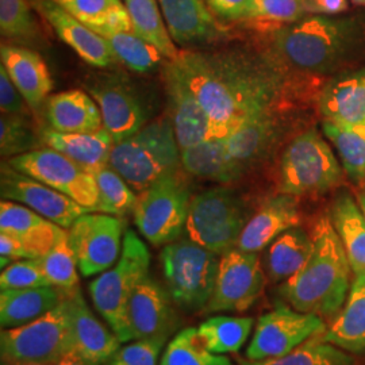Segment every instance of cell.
I'll return each instance as SVG.
<instances>
[{
  "mask_svg": "<svg viewBox=\"0 0 365 365\" xmlns=\"http://www.w3.org/2000/svg\"><path fill=\"white\" fill-rule=\"evenodd\" d=\"M172 61L210 118L214 138L269 113L280 91L279 73L245 54L180 51Z\"/></svg>",
  "mask_w": 365,
  "mask_h": 365,
  "instance_id": "cell-1",
  "label": "cell"
},
{
  "mask_svg": "<svg viewBox=\"0 0 365 365\" xmlns=\"http://www.w3.org/2000/svg\"><path fill=\"white\" fill-rule=\"evenodd\" d=\"M312 238L309 260L298 274L282 283L279 294L295 310L329 319L346 300L352 268L330 217L315 222Z\"/></svg>",
  "mask_w": 365,
  "mask_h": 365,
  "instance_id": "cell-2",
  "label": "cell"
},
{
  "mask_svg": "<svg viewBox=\"0 0 365 365\" xmlns=\"http://www.w3.org/2000/svg\"><path fill=\"white\" fill-rule=\"evenodd\" d=\"M274 49L288 64L310 73L339 66L353 45V25L322 15L302 18L274 33Z\"/></svg>",
  "mask_w": 365,
  "mask_h": 365,
  "instance_id": "cell-3",
  "label": "cell"
},
{
  "mask_svg": "<svg viewBox=\"0 0 365 365\" xmlns=\"http://www.w3.org/2000/svg\"><path fill=\"white\" fill-rule=\"evenodd\" d=\"M182 150L170 118L163 117L144 126L130 138L114 145L110 165L133 188L143 192L160 178L176 172Z\"/></svg>",
  "mask_w": 365,
  "mask_h": 365,
  "instance_id": "cell-4",
  "label": "cell"
},
{
  "mask_svg": "<svg viewBox=\"0 0 365 365\" xmlns=\"http://www.w3.org/2000/svg\"><path fill=\"white\" fill-rule=\"evenodd\" d=\"M218 256L190 238L167 244L160 260L175 304L188 313L206 310L217 282Z\"/></svg>",
  "mask_w": 365,
  "mask_h": 365,
  "instance_id": "cell-5",
  "label": "cell"
},
{
  "mask_svg": "<svg viewBox=\"0 0 365 365\" xmlns=\"http://www.w3.org/2000/svg\"><path fill=\"white\" fill-rule=\"evenodd\" d=\"M149 265L150 255L146 245L133 230H128L114 268L105 271L88 286L96 312L120 342L125 334L128 303L134 289L148 277Z\"/></svg>",
  "mask_w": 365,
  "mask_h": 365,
  "instance_id": "cell-6",
  "label": "cell"
},
{
  "mask_svg": "<svg viewBox=\"0 0 365 365\" xmlns=\"http://www.w3.org/2000/svg\"><path fill=\"white\" fill-rule=\"evenodd\" d=\"M66 298V297H64ZM72 352L66 300L38 319L0 334L1 365H56Z\"/></svg>",
  "mask_w": 365,
  "mask_h": 365,
  "instance_id": "cell-7",
  "label": "cell"
},
{
  "mask_svg": "<svg viewBox=\"0 0 365 365\" xmlns=\"http://www.w3.org/2000/svg\"><path fill=\"white\" fill-rule=\"evenodd\" d=\"M191 199L179 170L160 178L138 195L134 209L138 230L156 247L176 241L185 230Z\"/></svg>",
  "mask_w": 365,
  "mask_h": 365,
  "instance_id": "cell-8",
  "label": "cell"
},
{
  "mask_svg": "<svg viewBox=\"0 0 365 365\" xmlns=\"http://www.w3.org/2000/svg\"><path fill=\"white\" fill-rule=\"evenodd\" d=\"M247 217L229 188H212L191 199L185 233L196 244L222 256L237 247Z\"/></svg>",
  "mask_w": 365,
  "mask_h": 365,
  "instance_id": "cell-9",
  "label": "cell"
},
{
  "mask_svg": "<svg viewBox=\"0 0 365 365\" xmlns=\"http://www.w3.org/2000/svg\"><path fill=\"white\" fill-rule=\"evenodd\" d=\"M342 172L337 158L318 131L302 133L282 158V192L314 195L339 185Z\"/></svg>",
  "mask_w": 365,
  "mask_h": 365,
  "instance_id": "cell-10",
  "label": "cell"
},
{
  "mask_svg": "<svg viewBox=\"0 0 365 365\" xmlns=\"http://www.w3.org/2000/svg\"><path fill=\"white\" fill-rule=\"evenodd\" d=\"M7 163L14 170L69 196L84 209L99 211V191L93 175L66 155L51 148H41L11 157Z\"/></svg>",
  "mask_w": 365,
  "mask_h": 365,
  "instance_id": "cell-11",
  "label": "cell"
},
{
  "mask_svg": "<svg viewBox=\"0 0 365 365\" xmlns=\"http://www.w3.org/2000/svg\"><path fill=\"white\" fill-rule=\"evenodd\" d=\"M267 277L257 253L233 248L222 255L207 313L250 309L264 292Z\"/></svg>",
  "mask_w": 365,
  "mask_h": 365,
  "instance_id": "cell-12",
  "label": "cell"
},
{
  "mask_svg": "<svg viewBox=\"0 0 365 365\" xmlns=\"http://www.w3.org/2000/svg\"><path fill=\"white\" fill-rule=\"evenodd\" d=\"M325 330L327 325L319 315L279 304L259 318L247 349V359L262 360L287 354Z\"/></svg>",
  "mask_w": 365,
  "mask_h": 365,
  "instance_id": "cell-13",
  "label": "cell"
},
{
  "mask_svg": "<svg viewBox=\"0 0 365 365\" xmlns=\"http://www.w3.org/2000/svg\"><path fill=\"white\" fill-rule=\"evenodd\" d=\"M123 221L110 214L86 212L68 229L69 244L84 277L103 274L122 252Z\"/></svg>",
  "mask_w": 365,
  "mask_h": 365,
  "instance_id": "cell-14",
  "label": "cell"
},
{
  "mask_svg": "<svg viewBox=\"0 0 365 365\" xmlns=\"http://www.w3.org/2000/svg\"><path fill=\"white\" fill-rule=\"evenodd\" d=\"M0 195L38 212L43 218L69 229L73 222L86 212H91L80 206L69 196L52 187L14 170L9 163H1L0 170Z\"/></svg>",
  "mask_w": 365,
  "mask_h": 365,
  "instance_id": "cell-15",
  "label": "cell"
},
{
  "mask_svg": "<svg viewBox=\"0 0 365 365\" xmlns=\"http://www.w3.org/2000/svg\"><path fill=\"white\" fill-rule=\"evenodd\" d=\"M167 292L150 277L137 286L126 309L122 344L153 336H170L178 327V315Z\"/></svg>",
  "mask_w": 365,
  "mask_h": 365,
  "instance_id": "cell-16",
  "label": "cell"
},
{
  "mask_svg": "<svg viewBox=\"0 0 365 365\" xmlns=\"http://www.w3.org/2000/svg\"><path fill=\"white\" fill-rule=\"evenodd\" d=\"M30 1L36 11L52 26L57 37L78 53L81 60L98 68H106L119 61L107 39L80 22L56 0Z\"/></svg>",
  "mask_w": 365,
  "mask_h": 365,
  "instance_id": "cell-17",
  "label": "cell"
},
{
  "mask_svg": "<svg viewBox=\"0 0 365 365\" xmlns=\"http://www.w3.org/2000/svg\"><path fill=\"white\" fill-rule=\"evenodd\" d=\"M64 300L72 351L93 364H105L122 342L92 313L80 288L66 294Z\"/></svg>",
  "mask_w": 365,
  "mask_h": 365,
  "instance_id": "cell-18",
  "label": "cell"
},
{
  "mask_svg": "<svg viewBox=\"0 0 365 365\" xmlns=\"http://www.w3.org/2000/svg\"><path fill=\"white\" fill-rule=\"evenodd\" d=\"M165 87L170 98L172 123L180 150L214 140L212 123L195 95L185 84L179 69L170 61L164 71Z\"/></svg>",
  "mask_w": 365,
  "mask_h": 365,
  "instance_id": "cell-19",
  "label": "cell"
},
{
  "mask_svg": "<svg viewBox=\"0 0 365 365\" xmlns=\"http://www.w3.org/2000/svg\"><path fill=\"white\" fill-rule=\"evenodd\" d=\"M299 221L295 196L282 194L269 197L247 222L235 248L257 253L267 248L279 235L297 227Z\"/></svg>",
  "mask_w": 365,
  "mask_h": 365,
  "instance_id": "cell-20",
  "label": "cell"
},
{
  "mask_svg": "<svg viewBox=\"0 0 365 365\" xmlns=\"http://www.w3.org/2000/svg\"><path fill=\"white\" fill-rule=\"evenodd\" d=\"M64 230L21 203L4 199L0 203V233L19 240L29 259H39L46 255Z\"/></svg>",
  "mask_w": 365,
  "mask_h": 365,
  "instance_id": "cell-21",
  "label": "cell"
},
{
  "mask_svg": "<svg viewBox=\"0 0 365 365\" xmlns=\"http://www.w3.org/2000/svg\"><path fill=\"white\" fill-rule=\"evenodd\" d=\"M92 98L101 110L103 128L110 133L114 145L130 138L144 128L146 113L133 92L119 84L92 87Z\"/></svg>",
  "mask_w": 365,
  "mask_h": 365,
  "instance_id": "cell-22",
  "label": "cell"
},
{
  "mask_svg": "<svg viewBox=\"0 0 365 365\" xmlns=\"http://www.w3.org/2000/svg\"><path fill=\"white\" fill-rule=\"evenodd\" d=\"M0 58L27 106L33 110L39 108L53 90L52 76L43 58L38 53L16 45H1Z\"/></svg>",
  "mask_w": 365,
  "mask_h": 365,
  "instance_id": "cell-23",
  "label": "cell"
},
{
  "mask_svg": "<svg viewBox=\"0 0 365 365\" xmlns=\"http://www.w3.org/2000/svg\"><path fill=\"white\" fill-rule=\"evenodd\" d=\"M325 119L341 125H365V69L339 75L318 99Z\"/></svg>",
  "mask_w": 365,
  "mask_h": 365,
  "instance_id": "cell-24",
  "label": "cell"
},
{
  "mask_svg": "<svg viewBox=\"0 0 365 365\" xmlns=\"http://www.w3.org/2000/svg\"><path fill=\"white\" fill-rule=\"evenodd\" d=\"M170 37L179 45L214 38L220 27L205 0H158Z\"/></svg>",
  "mask_w": 365,
  "mask_h": 365,
  "instance_id": "cell-25",
  "label": "cell"
},
{
  "mask_svg": "<svg viewBox=\"0 0 365 365\" xmlns=\"http://www.w3.org/2000/svg\"><path fill=\"white\" fill-rule=\"evenodd\" d=\"M330 220L346 252L353 274L352 289L365 287V215L348 192H341L330 210Z\"/></svg>",
  "mask_w": 365,
  "mask_h": 365,
  "instance_id": "cell-26",
  "label": "cell"
},
{
  "mask_svg": "<svg viewBox=\"0 0 365 365\" xmlns=\"http://www.w3.org/2000/svg\"><path fill=\"white\" fill-rule=\"evenodd\" d=\"M41 138L43 145L66 155L91 173L110 164L114 148V141L105 128L91 133H61L49 128L42 130Z\"/></svg>",
  "mask_w": 365,
  "mask_h": 365,
  "instance_id": "cell-27",
  "label": "cell"
},
{
  "mask_svg": "<svg viewBox=\"0 0 365 365\" xmlns=\"http://www.w3.org/2000/svg\"><path fill=\"white\" fill-rule=\"evenodd\" d=\"M46 118L51 129L61 133H91L103 128V119L96 102L80 90L49 96Z\"/></svg>",
  "mask_w": 365,
  "mask_h": 365,
  "instance_id": "cell-28",
  "label": "cell"
},
{
  "mask_svg": "<svg viewBox=\"0 0 365 365\" xmlns=\"http://www.w3.org/2000/svg\"><path fill=\"white\" fill-rule=\"evenodd\" d=\"M66 297L60 288L45 287L3 289L0 292V325L13 329L30 324L56 309Z\"/></svg>",
  "mask_w": 365,
  "mask_h": 365,
  "instance_id": "cell-29",
  "label": "cell"
},
{
  "mask_svg": "<svg viewBox=\"0 0 365 365\" xmlns=\"http://www.w3.org/2000/svg\"><path fill=\"white\" fill-rule=\"evenodd\" d=\"M313 250V238L300 227H292L272 241L265 252V272L271 283H284L298 274Z\"/></svg>",
  "mask_w": 365,
  "mask_h": 365,
  "instance_id": "cell-30",
  "label": "cell"
},
{
  "mask_svg": "<svg viewBox=\"0 0 365 365\" xmlns=\"http://www.w3.org/2000/svg\"><path fill=\"white\" fill-rule=\"evenodd\" d=\"M182 165L185 172L212 182H235L244 173V170L229 156L223 138H214L182 149Z\"/></svg>",
  "mask_w": 365,
  "mask_h": 365,
  "instance_id": "cell-31",
  "label": "cell"
},
{
  "mask_svg": "<svg viewBox=\"0 0 365 365\" xmlns=\"http://www.w3.org/2000/svg\"><path fill=\"white\" fill-rule=\"evenodd\" d=\"M319 339L348 353H365V287L351 291L345 309Z\"/></svg>",
  "mask_w": 365,
  "mask_h": 365,
  "instance_id": "cell-32",
  "label": "cell"
},
{
  "mask_svg": "<svg viewBox=\"0 0 365 365\" xmlns=\"http://www.w3.org/2000/svg\"><path fill=\"white\" fill-rule=\"evenodd\" d=\"M276 135V126L269 113L252 118L223 138L229 156L244 170L255 163L271 146Z\"/></svg>",
  "mask_w": 365,
  "mask_h": 365,
  "instance_id": "cell-33",
  "label": "cell"
},
{
  "mask_svg": "<svg viewBox=\"0 0 365 365\" xmlns=\"http://www.w3.org/2000/svg\"><path fill=\"white\" fill-rule=\"evenodd\" d=\"M131 24L138 36L155 45L168 60H176L179 52L170 37L158 0H123Z\"/></svg>",
  "mask_w": 365,
  "mask_h": 365,
  "instance_id": "cell-34",
  "label": "cell"
},
{
  "mask_svg": "<svg viewBox=\"0 0 365 365\" xmlns=\"http://www.w3.org/2000/svg\"><path fill=\"white\" fill-rule=\"evenodd\" d=\"M250 317L217 315L197 327V336L210 352L215 354L238 352L247 342L253 327Z\"/></svg>",
  "mask_w": 365,
  "mask_h": 365,
  "instance_id": "cell-35",
  "label": "cell"
},
{
  "mask_svg": "<svg viewBox=\"0 0 365 365\" xmlns=\"http://www.w3.org/2000/svg\"><path fill=\"white\" fill-rule=\"evenodd\" d=\"M322 129L339 150L344 170L354 182L365 179V125H341L324 119Z\"/></svg>",
  "mask_w": 365,
  "mask_h": 365,
  "instance_id": "cell-36",
  "label": "cell"
},
{
  "mask_svg": "<svg viewBox=\"0 0 365 365\" xmlns=\"http://www.w3.org/2000/svg\"><path fill=\"white\" fill-rule=\"evenodd\" d=\"M352 356L337 346L324 342L314 336L287 354L262 359V360H241L240 365H354Z\"/></svg>",
  "mask_w": 365,
  "mask_h": 365,
  "instance_id": "cell-37",
  "label": "cell"
},
{
  "mask_svg": "<svg viewBox=\"0 0 365 365\" xmlns=\"http://www.w3.org/2000/svg\"><path fill=\"white\" fill-rule=\"evenodd\" d=\"M160 365H233L225 354L210 352L197 336V329L187 327L170 339Z\"/></svg>",
  "mask_w": 365,
  "mask_h": 365,
  "instance_id": "cell-38",
  "label": "cell"
},
{
  "mask_svg": "<svg viewBox=\"0 0 365 365\" xmlns=\"http://www.w3.org/2000/svg\"><path fill=\"white\" fill-rule=\"evenodd\" d=\"M103 38L107 39L118 60L138 73L153 71L165 58L155 45L138 36L134 30L118 31Z\"/></svg>",
  "mask_w": 365,
  "mask_h": 365,
  "instance_id": "cell-39",
  "label": "cell"
},
{
  "mask_svg": "<svg viewBox=\"0 0 365 365\" xmlns=\"http://www.w3.org/2000/svg\"><path fill=\"white\" fill-rule=\"evenodd\" d=\"M99 191V211L115 217L134 212L137 199L133 188L110 164L92 172Z\"/></svg>",
  "mask_w": 365,
  "mask_h": 365,
  "instance_id": "cell-40",
  "label": "cell"
},
{
  "mask_svg": "<svg viewBox=\"0 0 365 365\" xmlns=\"http://www.w3.org/2000/svg\"><path fill=\"white\" fill-rule=\"evenodd\" d=\"M37 261L53 287L60 288L66 294L78 289V261L69 244L66 229L53 248Z\"/></svg>",
  "mask_w": 365,
  "mask_h": 365,
  "instance_id": "cell-41",
  "label": "cell"
},
{
  "mask_svg": "<svg viewBox=\"0 0 365 365\" xmlns=\"http://www.w3.org/2000/svg\"><path fill=\"white\" fill-rule=\"evenodd\" d=\"M30 0H0V31L4 38L21 43H37L38 25L31 11Z\"/></svg>",
  "mask_w": 365,
  "mask_h": 365,
  "instance_id": "cell-42",
  "label": "cell"
},
{
  "mask_svg": "<svg viewBox=\"0 0 365 365\" xmlns=\"http://www.w3.org/2000/svg\"><path fill=\"white\" fill-rule=\"evenodd\" d=\"M43 144L27 123L26 115L4 114L0 117V155L6 158L19 156L31 150L41 149Z\"/></svg>",
  "mask_w": 365,
  "mask_h": 365,
  "instance_id": "cell-43",
  "label": "cell"
},
{
  "mask_svg": "<svg viewBox=\"0 0 365 365\" xmlns=\"http://www.w3.org/2000/svg\"><path fill=\"white\" fill-rule=\"evenodd\" d=\"M307 13L304 0H249L245 16L261 25H291Z\"/></svg>",
  "mask_w": 365,
  "mask_h": 365,
  "instance_id": "cell-44",
  "label": "cell"
},
{
  "mask_svg": "<svg viewBox=\"0 0 365 365\" xmlns=\"http://www.w3.org/2000/svg\"><path fill=\"white\" fill-rule=\"evenodd\" d=\"M170 336L161 334L146 339H134L120 346L103 365H157L158 356Z\"/></svg>",
  "mask_w": 365,
  "mask_h": 365,
  "instance_id": "cell-45",
  "label": "cell"
},
{
  "mask_svg": "<svg viewBox=\"0 0 365 365\" xmlns=\"http://www.w3.org/2000/svg\"><path fill=\"white\" fill-rule=\"evenodd\" d=\"M52 286L42 272L37 259L18 260L6 267L0 274V288L21 289V288L45 287Z\"/></svg>",
  "mask_w": 365,
  "mask_h": 365,
  "instance_id": "cell-46",
  "label": "cell"
},
{
  "mask_svg": "<svg viewBox=\"0 0 365 365\" xmlns=\"http://www.w3.org/2000/svg\"><path fill=\"white\" fill-rule=\"evenodd\" d=\"M68 13L88 27L99 26L106 18L125 6L120 0H56Z\"/></svg>",
  "mask_w": 365,
  "mask_h": 365,
  "instance_id": "cell-47",
  "label": "cell"
},
{
  "mask_svg": "<svg viewBox=\"0 0 365 365\" xmlns=\"http://www.w3.org/2000/svg\"><path fill=\"white\" fill-rule=\"evenodd\" d=\"M0 110L4 114L15 115H26L27 113L24 95L15 87L3 66H0Z\"/></svg>",
  "mask_w": 365,
  "mask_h": 365,
  "instance_id": "cell-48",
  "label": "cell"
},
{
  "mask_svg": "<svg viewBox=\"0 0 365 365\" xmlns=\"http://www.w3.org/2000/svg\"><path fill=\"white\" fill-rule=\"evenodd\" d=\"M27 257L26 250L19 240L6 233H0V261L1 269L9 267L15 261L25 260Z\"/></svg>",
  "mask_w": 365,
  "mask_h": 365,
  "instance_id": "cell-49",
  "label": "cell"
},
{
  "mask_svg": "<svg viewBox=\"0 0 365 365\" xmlns=\"http://www.w3.org/2000/svg\"><path fill=\"white\" fill-rule=\"evenodd\" d=\"M210 9L225 19H241L245 16L249 0H206Z\"/></svg>",
  "mask_w": 365,
  "mask_h": 365,
  "instance_id": "cell-50",
  "label": "cell"
},
{
  "mask_svg": "<svg viewBox=\"0 0 365 365\" xmlns=\"http://www.w3.org/2000/svg\"><path fill=\"white\" fill-rule=\"evenodd\" d=\"M307 13L331 15L348 10V0H304Z\"/></svg>",
  "mask_w": 365,
  "mask_h": 365,
  "instance_id": "cell-51",
  "label": "cell"
},
{
  "mask_svg": "<svg viewBox=\"0 0 365 365\" xmlns=\"http://www.w3.org/2000/svg\"><path fill=\"white\" fill-rule=\"evenodd\" d=\"M56 365H96L91 363V361H88L87 359H84V357H81L80 354H78L76 352H69L66 353V356L57 363Z\"/></svg>",
  "mask_w": 365,
  "mask_h": 365,
  "instance_id": "cell-52",
  "label": "cell"
},
{
  "mask_svg": "<svg viewBox=\"0 0 365 365\" xmlns=\"http://www.w3.org/2000/svg\"><path fill=\"white\" fill-rule=\"evenodd\" d=\"M357 199H359V206L361 207L365 215V191H361L359 196H357Z\"/></svg>",
  "mask_w": 365,
  "mask_h": 365,
  "instance_id": "cell-53",
  "label": "cell"
},
{
  "mask_svg": "<svg viewBox=\"0 0 365 365\" xmlns=\"http://www.w3.org/2000/svg\"><path fill=\"white\" fill-rule=\"evenodd\" d=\"M352 1L357 6H365V0H352Z\"/></svg>",
  "mask_w": 365,
  "mask_h": 365,
  "instance_id": "cell-54",
  "label": "cell"
},
{
  "mask_svg": "<svg viewBox=\"0 0 365 365\" xmlns=\"http://www.w3.org/2000/svg\"><path fill=\"white\" fill-rule=\"evenodd\" d=\"M15 365H46V364H34V363H27V364H15Z\"/></svg>",
  "mask_w": 365,
  "mask_h": 365,
  "instance_id": "cell-55",
  "label": "cell"
}]
</instances>
